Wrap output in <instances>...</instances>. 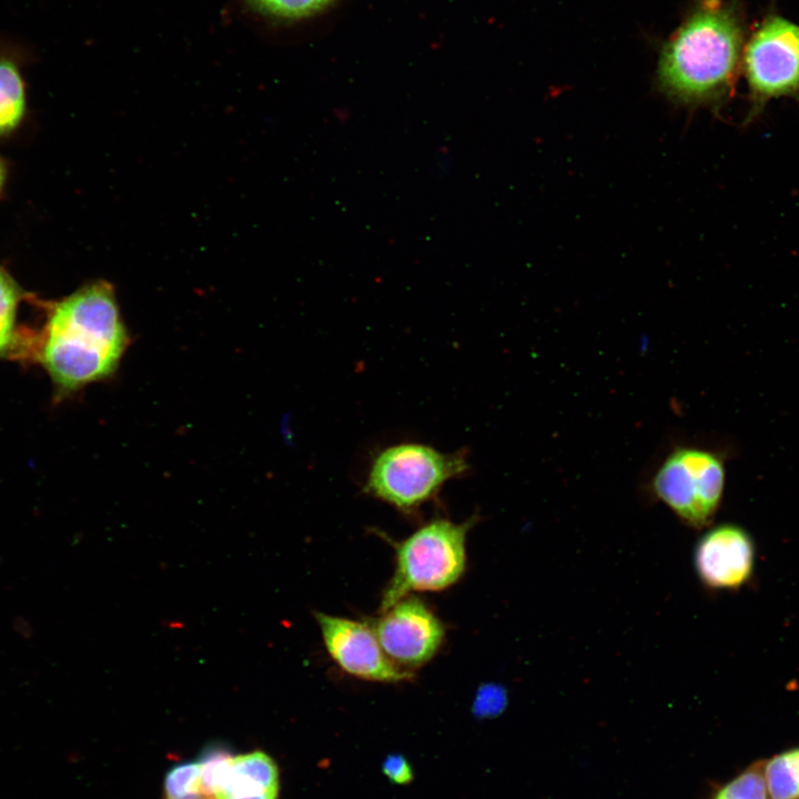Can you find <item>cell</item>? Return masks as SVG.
<instances>
[{
	"instance_id": "9c48e42d",
	"label": "cell",
	"mask_w": 799,
	"mask_h": 799,
	"mask_svg": "<svg viewBox=\"0 0 799 799\" xmlns=\"http://www.w3.org/2000/svg\"><path fill=\"white\" fill-rule=\"evenodd\" d=\"M199 761L206 799H277L279 768L263 751L232 756L223 747L211 746Z\"/></svg>"
},
{
	"instance_id": "d6986e66",
	"label": "cell",
	"mask_w": 799,
	"mask_h": 799,
	"mask_svg": "<svg viewBox=\"0 0 799 799\" xmlns=\"http://www.w3.org/2000/svg\"><path fill=\"white\" fill-rule=\"evenodd\" d=\"M3 182H4V169H3V165H2V163H1V161H0V191H1L2 186H3Z\"/></svg>"
},
{
	"instance_id": "7a4b0ae2",
	"label": "cell",
	"mask_w": 799,
	"mask_h": 799,
	"mask_svg": "<svg viewBox=\"0 0 799 799\" xmlns=\"http://www.w3.org/2000/svg\"><path fill=\"white\" fill-rule=\"evenodd\" d=\"M129 345L113 286L95 281L49 305L37 358L64 395L111 377Z\"/></svg>"
},
{
	"instance_id": "ac0fdd59",
	"label": "cell",
	"mask_w": 799,
	"mask_h": 799,
	"mask_svg": "<svg viewBox=\"0 0 799 799\" xmlns=\"http://www.w3.org/2000/svg\"><path fill=\"white\" fill-rule=\"evenodd\" d=\"M383 771L393 782L403 785L413 778L408 762L402 756H390L383 763Z\"/></svg>"
},
{
	"instance_id": "8fae6325",
	"label": "cell",
	"mask_w": 799,
	"mask_h": 799,
	"mask_svg": "<svg viewBox=\"0 0 799 799\" xmlns=\"http://www.w3.org/2000/svg\"><path fill=\"white\" fill-rule=\"evenodd\" d=\"M20 53L9 45L0 47V135L14 131L27 109V87Z\"/></svg>"
},
{
	"instance_id": "52a82bcc",
	"label": "cell",
	"mask_w": 799,
	"mask_h": 799,
	"mask_svg": "<svg viewBox=\"0 0 799 799\" xmlns=\"http://www.w3.org/2000/svg\"><path fill=\"white\" fill-rule=\"evenodd\" d=\"M387 657L411 669L428 663L439 650L445 627L421 598L406 596L368 623Z\"/></svg>"
},
{
	"instance_id": "2e32d148",
	"label": "cell",
	"mask_w": 799,
	"mask_h": 799,
	"mask_svg": "<svg viewBox=\"0 0 799 799\" xmlns=\"http://www.w3.org/2000/svg\"><path fill=\"white\" fill-rule=\"evenodd\" d=\"M257 8L281 18H302L325 8L333 0H253Z\"/></svg>"
},
{
	"instance_id": "6da1fadb",
	"label": "cell",
	"mask_w": 799,
	"mask_h": 799,
	"mask_svg": "<svg viewBox=\"0 0 799 799\" xmlns=\"http://www.w3.org/2000/svg\"><path fill=\"white\" fill-rule=\"evenodd\" d=\"M747 36L744 0H695L660 51L658 88L685 107H720L735 90Z\"/></svg>"
},
{
	"instance_id": "5bb4252c",
	"label": "cell",
	"mask_w": 799,
	"mask_h": 799,
	"mask_svg": "<svg viewBox=\"0 0 799 799\" xmlns=\"http://www.w3.org/2000/svg\"><path fill=\"white\" fill-rule=\"evenodd\" d=\"M164 790L168 799H206L199 759L172 767L165 776Z\"/></svg>"
},
{
	"instance_id": "e0dca14e",
	"label": "cell",
	"mask_w": 799,
	"mask_h": 799,
	"mask_svg": "<svg viewBox=\"0 0 799 799\" xmlns=\"http://www.w3.org/2000/svg\"><path fill=\"white\" fill-rule=\"evenodd\" d=\"M506 706V691L499 685L486 684L478 688L474 711L478 716H496Z\"/></svg>"
},
{
	"instance_id": "9a60e30c",
	"label": "cell",
	"mask_w": 799,
	"mask_h": 799,
	"mask_svg": "<svg viewBox=\"0 0 799 799\" xmlns=\"http://www.w3.org/2000/svg\"><path fill=\"white\" fill-rule=\"evenodd\" d=\"M711 799H770L762 763H755L722 785Z\"/></svg>"
},
{
	"instance_id": "8992f818",
	"label": "cell",
	"mask_w": 799,
	"mask_h": 799,
	"mask_svg": "<svg viewBox=\"0 0 799 799\" xmlns=\"http://www.w3.org/2000/svg\"><path fill=\"white\" fill-rule=\"evenodd\" d=\"M725 485V468L714 453L677 446L658 465L650 481L655 497L684 524L701 528L712 519Z\"/></svg>"
},
{
	"instance_id": "5b68a950",
	"label": "cell",
	"mask_w": 799,
	"mask_h": 799,
	"mask_svg": "<svg viewBox=\"0 0 799 799\" xmlns=\"http://www.w3.org/2000/svg\"><path fill=\"white\" fill-rule=\"evenodd\" d=\"M741 71L749 98L747 123L772 100L799 101V23L769 8L747 36Z\"/></svg>"
},
{
	"instance_id": "7c38bea8",
	"label": "cell",
	"mask_w": 799,
	"mask_h": 799,
	"mask_svg": "<svg viewBox=\"0 0 799 799\" xmlns=\"http://www.w3.org/2000/svg\"><path fill=\"white\" fill-rule=\"evenodd\" d=\"M762 772L770 799H799V748L775 755Z\"/></svg>"
},
{
	"instance_id": "277c9868",
	"label": "cell",
	"mask_w": 799,
	"mask_h": 799,
	"mask_svg": "<svg viewBox=\"0 0 799 799\" xmlns=\"http://www.w3.org/2000/svg\"><path fill=\"white\" fill-rule=\"evenodd\" d=\"M471 468L464 451L445 453L422 443H398L374 454L364 484L368 495L411 513Z\"/></svg>"
},
{
	"instance_id": "30bf717a",
	"label": "cell",
	"mask_w": 799,
	"mask_h": 799,
	"mask_svg": "<svg viewBox=\"0 0 799 799\" xmlns=\"http://www.w3.org/2000/svg\"><path fill=\"white\" fill-rule=\"evenodd\" d=\"M755 547L750 535L737 525L711 528L698 540L694 566L701 583L712 589H736L751 576Z\"/></svg>"
},
{
	"instance_id": "3957f363",
	"label": "cell",
	"mask_w": 799,
	"mask_h": 799,
	"mask_svg": "<svg viewBox=\"0 0 799 799\" xmlns=\"http://www.w3.org/2000/svg\"><path fill=\"white\" fill-rule=\"evenodd\" d=\"M475 523L433 518L395 544V568L380 610L415 591H438L456 584L466 569V538Z\"/></svg>"
},
{
	"instance_id": "ba28073f",
	"label": "cell",
	"mask_w": 799,
	"mask_h": 799,
	"mask_svg": "<svg viewBox=\"0 0 799 799\" xmlns=\"http://www.w3.org/2000/svg\"><path fill=\"white\" fill-rule=\"evenodd\" d=\"M326 651L345 674L358 679L396 684L413 672L395 665L383 650L368 623L315 613Z\"/></svg>"
},
{
	"instance_id": "4fadbf2b",
	"label": "cell",
	"mask_w": 799,
	"mask_h": 799,
	"mask_svg": "<svg viewBox=\"0 0 799 799\" xmlns=\"http://www.w3.org/2000/svg\"><path fill=\"white\" fill-rule=\"evenodd\" d=\"M24 297L20 285L0 265V357L18 348L17 315Z\"/></svg>"
}]
</instances>
